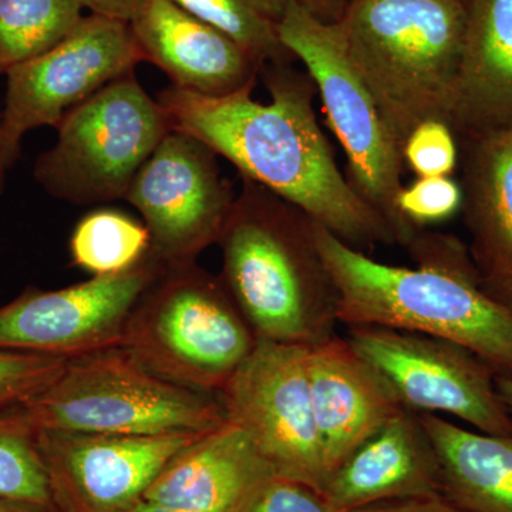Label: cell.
I'll return each mask as SVG.
<instances>
[{
    "instance_id": "obj_37",
    "label": "cell",
    "mask_w": 512,
    "mask_h": 512,
    "mask_svg": "<svg viewBox=\"0 0 512 512\" xmlns=\"http://www.w3.org/2000/svg\"><path fill=\"white\" fill-rule=\"evenodd\" d=\"M497 302H500L501 305H503L504 308L512 315V291L508 292L507 295H504L503 298L498 299Z\"/></svg>"
},
{
    "instance_id": "obj_15",
    "label": "cell",
    "mask_w": 512,
    "mask_h": 512,
    "mask_svg": "<svg viewBox=\"0 0 512 512\" xmlns=\"http://www.w3.org/2000/svg\"><path fill=\"white\" fill-rule=\"evenodd\" d=\"M128 25L143 62L177 89L227 97L255 87L261 66L254 57L175 0H146Z\"/></svg>"
},
{
    "instance_id": "obj_33",
    "label": "cell",
    "mask_w": 512,
    "mask_h": 512,
    "mask_svg": "<svg viewBox=\"0 0 512 512\" xmlns=\"http://www.w3.org/2000/svg\"><path fill=\"white\" fill-rule=\"evenodd\" d=\"M495 384H497L498 394H500L501 400H503L512 419V379L511 377L497 376L495 377Z\"/></svg>"
},
{
    "instance_id": "obj_29",
    "label": "cell",
    "mask_w": 512,
    "mask_h": 512,
    "mask_svg": "<svg viewBox=\"0 0 512 512\" xmlns=\"http://www.w3.org/2000/svg\"><path fill=\"white\" fill-rule=\"evenodd\" d=\"M242 512H349L339 510L325 495L309 485L274 476L249 501Z\"/></svg>"
},
{
    "instance_id": "obj_34",
    "label": "cell",
    "mask_w": 512,
    "mask_h": 512,
    "mask_svg": "<svg viewBox=\"0 0 512 512\" xmlns=\"http://www.w3.org/2000/svg\"><path fill=\"white\" fill-rule=\"evenodd\" d=\"M127 512H191L185 510H178V508L168 507V505L154 503V501L141 500L138 501L134 507H131Z\"/></svg>"
},
{
    "instance_id": "obj_21",
    "label": "cell",
    "mask_w": 512,
    "mask_h": 512,
    "mask_svg": "<svg viewBox=\"0 0 512 512\" xmlns=\"http://www.w3.org/2000/svg\"><path fill=\"white\" fill-rule=\"evenodd\" d=\"M436 448L441 493L471 512H512V434L468 430L419 414Z\"/></svg>"
},
{
    "instance_id": "obj_17",
    "label": "cell",
    "mask_w": 512,
    "mask_h": 512,
    "mask_svg": "<svg viewBox=\"0 0 512 512\" xmlns=\"http://www.w3.org/2000/svg\"><path fill=\"white\" fill-rule=\"evenodd\" d=\"M320 493L349 512L440 494L436 448L419 414L403 410L387 421L329 474Z\"/></svg>"
},
{
    "instance_id": "obj_38",
    "label": "cell",
    "mask_w": 512,
    "mask_h": 512,
    "mask_svg": "<svg viewBox=\"0 0 512 512\" xmlns=\"http://www.w3.org/2000/svg\"><path fill=\"white\" fill-rule=\"evenodd\" d=\"M464 2H467V0H464Z\"/></svg>"
},
{
    "instance_id": "obj_25",
    "label": "cell",
    "mask_w": 512,
    "mask_h": 512,
    "mask_svg": "<svg viewBox=\"0 0 512 512\" xmlns=\"http://www.w3.org/2000/svg\"><path fill=\"white\" fill-rule=\"evenodd\" d=\"M37 433L23 406L0 412V498L57 512Z\"/></svg>"
},
{
    "instance_id": "obj_4",
    "label": "cell",
    "mask_w": 512,
    "mask_h": 512,
    "mask_svg": "<svg viewBox=\"0 0 512 512\" xmlns=\"http://www.w3.org/2000/svg\"><path fill=\"white\" fill-rule=\"evenodd\" d=\"M336 23L402 150L423 121L448 124L466 35L464 0H348Z\"/></svg>"
},
{
    "instance_id": "obj_30",
    "label": "cell",
    "mask_w": 512,
    "mask_h": 512,
    "mask_svg": "<svg viewBox=\"0 0 512 512\" xmlns=\"http://www.w3.org/2000/svg\"><path fill=\"white\" fill-rule=\"evenodd\" d=\"M353 512H471L451 501L444 494L426 495V497L407 498L370 505Z\"/></svg>"
},
{
    "instance_id": "obj_2",
    "label": "cell",
    "mask_w": 512,
    "mask_h": 512,
    "mask_svg": "<svg viewBox=\"0 0 512 512\" xmlns=\"http://www.w3.org/2000/svg\"><path fill=\"white\" fill-rule=\"evenodd\" d=\"M315 239L338 289L339 323L451 340L512 379V315L484 291L457 238L416 232L406 244L416 268L376 261L316 222Z\"/></svg>"
},
{
    "instance_id": "obj_3",
    "label": "cell",
    "mask_w": 512,
    "mask_h": 512,
    "mask_svg": "<svg viewBox=\"0 0 512 512\" xmlns=\"http://www.w3.org/2000/svg\"><path fill=\"white\" fill-rule=\"evenodd\" d=\"M222 229L220 278L256 339L313 346L335 336L339 296L320 255L315 221L241 178Z\"/></svg>"
},
{
    "instance_id": "obj_13",
    "label": "cell",
    "mask_w": 512,
    "mask_h": 512,
    "mask_svg": "<svg viewBox=\"0 0 512 512\" xmlns=\"http://www.w3.org/2000/svg\"><path fill=\"white\" fill-rule=\"evenodd\" d=\"M161 268L148 255L123 274L55 291L29 286L0 306V350L69 360L120 346L134 306Z\"/></svg>"
},
{
    "instance_id": "obj_5",
    "label": "cell",
    "mask_w": 512,
    "mask_h": 512,
    "mask_svg": "<svg viewBox=\"0 0 512 512\" xmlns=\"http://www.w3.org/2000/svg\"><path fill=\"white\" fill-rule=\"evenodd\" d=\"M256 345L220 275L195 262L161 268L134 306L120 346L156 375L221 397Z\"/></svg>"
},
{
    "instance_id": "obj_23",
    "label": "cell",
    "mask_w": 512,
    "mask_h": 512,
    "mask_svg": "<svg viewBox=\"0 0 512 512\" xmlns=\"http://www.w3.org/2000/svg\"><path fill=\"white\" fill-rule=\"evenodd\" d=\"M83 12L77 0H0V76L62 42Z\"/></svg>"
},
{
    "instance_id": "obj_36",
    "label": "cell",
    "mask_w": 512,
    "mask_h": 512,
    "mask_svg": "<svg viewBox=\"0 0 512 512\" xmlns=\"http://www.w3.org/2000/svg\"><path fill=\"white\" fill-rule=\"evenodd\" d=\"M8 171L9 168L6 165L5 156H3L2 113H0V197H2L3 191H5L6 174H8Z\"/></svg>"
},
{
    "instance_id": "obj_20",
    "label": "cell",
    "mask_w": 512,
    "mask_h": 512,
    "mask_svg": "<svg viewBox=\"0 0 512 512\" xmlns=\"http://www.w3.org/2000/svg\"><path fill=\"white\" fill-rule=\"evenodd\" d=\"M463 143L470 254L481 286L498 301L512 291V127Z\"/></svg>"
},
{
    "instance_id": "obj_24",
    "label": "cell",
    "mask_w": 512,
    "mask_h": 512,
    "mask_svg": "<svg viewBox=\"0 0 512 512\" xmlns=\"http://www.w3.org/2000/svg\"><path fill=\"white\" fill-rule=\"evenodd\" d=\"M192 15L221 30L254 57L259 66L293 63L279 39L288 0H175Z\"/></svg>"
},
{
    "instance_id": "obj_19",
    "label": "cell",
    "mask_w": 512,
    "mask_h": 512,
    "mask_svg": "<svg viewBox=\"0 0 512 512\" xmlns=\"http://www.w3.org/2000/svg\"><path fill=\"white\" fill-rule=\"evenodd\" d=\"M466 35L448 124L473 140L512 127V0H467Z\"/></svg>"
},
{
    "instance_id": "obj_14",
    "label": "cell",
    "mask_w": 512,
    "mask_h": 512,
    "mask_svg": "<svg viewBox=\"0 0 512 512\" xmlns=\"http://www.w3.org/2000/svg\"><path fill=\"white\" fill-rule=\"evenodd\" d=\"M202 434L117 436L39 430L57 512H127Z\"/></svg>"
},
{
    "instance_id": "obj_6",
    "label": "cell",
    "mask_w": 512,
    "mask_h": 512,
    "mask_svg": "<svg viewBox=\"0 0 512 512\" xmlns=\"http://www.w3.org/2000/svg\"><path fill=\"white\" fill-rule=\"evenodd\" d=\"M23 409L37 430L117 436L204 434L227 420L220 396L156 375L121 346L67 360Z\"/></svg>"
},
{
    "instance_id": "obj_10",
    "label": "cell",
    "mask_w": 512,
    "mask_h": 512,
    "mask_svg": "<svg viewBox=\"0 0 512 512\" xmlns=\"http://www.w3.org/2000/svg\"><path fill=\"white\" fill-rule=\"evenodd\" d=\"M141 62L128 23L90 13L62 42L9 70L2 111L3 156L9 170L29 131L57 128L74 107L107 84L136 73Z\"/></svg>"
},
{
    "instance_id": "obj_1",
    "label": "cell",
    "mask_w": 512,
    "mask_h": 512,
    "mask_svg": "<svg viewBox=\"0 0 512 512\" xmlns=\"http://www.w3.org/2000/svg\"><path fill=\"white\" fill-rule=\"evenodd\" d=\"M269 103L252 90L200 96L170 86L158 93L171 130L198 138L254 181L305 212L350 247L394 244L392 229L339 170L315 109V83L293 63L265 64Z\"/></svg>"
},
{
    "instance_id": "obj_31",
    "label": "cell",
    "mask_w": 512,
    "mask_h": 512,
    "mask_svg": "<svg viewBox=\"0 0 512 512\" xmlns=\"http://www.w3.org/2000/svg\"><path fill=\"white\" fill-rule=\"evenodd\" d=\"M92 15L130 23L146 0H77Z\"/></svg>"
},
{
    "instance_id": "obj_18",
    "label": "cell",
    "mask_w": 512,
    "mask_h": 512,
    "mask_svg": "<svg viewBox=\"0 0 512 512\" xmlns=\"http://www.w3.org/2000/svg\"><path fill=\"white\" fill-rule=\"evenodd\" d=\"M274 476L247 431L227 419L183 448L144 500L191 512H242Z\"/></svg>"
},
{
    "instance_id": "obj_22",
    "label": "cell",
    "mask_w": 512,
    "mask_h": 512,
    "mask_svg": "<svg viewBox=\"0 0 512 512\" xmlns=\"http://www.w3.org/2000/svg\"><path fill=\"white\" fill-rule=\"evenodd\" d=\"M150 249L144 222L116 208H97L84 215L69 241L72 264L92 276L130 271L147 258Z\"/></svg>"
},
{
    "instance_id": "obj_12",
    "label": "cell",
    "mask_w": 512,
    "mask_h": 512,
    "mask_svg": "<svg viewBox=\"0 0 512 512\" xmlns=\"http://www.w3.org/2000/svg\"><path fill=\"white\" fill-rule=\"evenodd\" d=\"M309 346L261 342L221 394L227 419L247 431L276 476L322 490V446L313 414Z\"/></svg>"
},
{
    "instance_id": "obj_27",
    "label": "cell",
    "mask_w": 512,
    "mask_h": 512,
    "mask_svg": "<svg viewBox=\"0 0 512 512\" xmlns=\"http://www.w3.org/2000/svg\"><path fill=\"white\" fill-rule=\"evenodd\" d=\"M67 359L0 350V412L25 406L62 375Z\"/></svg>"
},
{
    "instance_id": "obj_9",
    "label": "cell",
    "mask_w": 512,
    "mask_h": 512,
    "mask_svg": "<svg viewBox=\"0 0 512 512\" xmlns=\"http://www.w3.org/2000/svg\"><path fill=\"white\" fill-rule=\"evenodd\" d=\"M352 348L416 414L454 417L488 434L511 436L497 372L460 343L383 326H346Z\"/></svg>"
},
{
    "instance_id": "obj_16",
    "label": "cell",
    "mask_w": 512,
    "mask_h": 512,
    "mask_svg": "<svg viewBox=\"0 0 512 512\" xmlns=\"http://www.w3.org/2000/svg\"><path fill=\"white\" fill-rule=\"evenodd\" d=\"M308 370L328 478L356 447L406 409L346 338L335 335L309 346Z\"/></svg>"
},
{
    "instance_id": "obj_8",
    "label": "cell",
    "mask_w": 512,
    "mask_h": 512,
    "mask_svg": "<svg viewBox=\"0 0 512 512\" xmlns=\"http://www.w3.org/2000/svg\"><path fill=\"white\" fill-rule=\"evenodd\" d=\"M278 32L282 45L315 83L329 126L345 150L350 184L403 245L404 232L394 207L406 167L402 146L350 62L338 23L323 22L288 0Z\"/></svg>"
},
{
    "instance_id": "obj_7",
    "label": "cell",
    "mask_w": 512,
    "mask_h": 512,
    "mask_svg": "<svg viewBox=\"0 0 512 512\" xmlns=\"http://www.w3.org/2000/svg\"><path fill=\"white\" fill-rule=\"evenodd\" d=\"M163 107L127 74L74 107L57 126V140L40 154V187L73 205L126 200L134 178L170 133Z\"/></svg>"
},
{
    "instance_id": "obj_26",
    "label": "cell",
    "mask_w": 512,
    "mask_h": 512,
    "mask_svg": "<svg viewBox=\"0 0 512 512\" xmlns=\"http://www.w3.org/2000/svg\"><path fill=\"white\" fill-rule=\"evenodd\" d=\"M463 205L461 185L451 177L417 178L402 187L394 207L404 232L403 247L429 225L453 218Z\"/></svg>"
},
{
    "instance_id": "obj_32",
    "label": "cell",
    "mask_w": 512,
    "mask_h": 512,
    "mask_svg": "<svg viewBox=\"0 0 512 512\" xmlns=\"http://www.w3.org/2000/svg\"><path fill=\"white\" fill-rule=\"evenodd\" d=\"M301 8L308 10L323 22H338L348 6V0H291Z\"/></svg>"
},
{
    "instance_id": "obj_28",
    "label": "cell",
    "mask_w": 512,
    "mask_h": 512,
    "mask_svg": "<svg viewBox=\"0 0 512 512\" xmlns=\"http://www.w3.org/2000/svg\"><path fill=\"white\" fill-rule=\"evenodd\" d=\"M403 160L417 178L451 177L458 163L453 128L446 121H423L404 141Z\"/></svg>"
},
{
    "instance_id": "obj_35",
    "label": "cell",
    "mask_w": 512,
    "mask_h": 512,
    "mask_svg": "<svg viewBox=\"0 0 512 512\" xmlns=\"http://www.w3.org/2000/svg\"><path fill=\"white\" fill-rule=\"evenodd\" d=\"M0 512H53L36 505L15 503V501L2 500L0 498Z\"/></svg>"
},
{
    "instance_id": "obj_11",
    "label": "cell",
    "mask_w": 512,
    "mask_h": 512,
    "mask_svg": "<svg viewBox=\"0 0 512 512\" xmlns=\"http://www.w3.org/2000/svg\"><path fill=\"white\" fill-rule=\"evenodd\" d=\"M237 195L207 144L171 130L134 178L126 201L141 215L157 264H195L218 244Z\"/></svg>"
}]
</instances>
